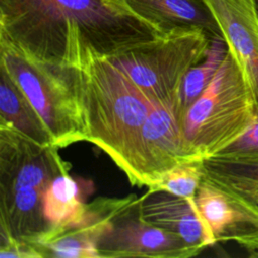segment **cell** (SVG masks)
<instances>
[{"label":"cell","instance_id":"obj_1","mask_svg":"<svg viewBox=\"0 0 258 258\" xmlns=\"http://www.w3.org/2000/svg\"><path fill=\"white\" fill-rule=\"evenodd\" d=\"M161 34L118 0H0V37L57 68L110 57Z\"/></svg>","mask_w":258,"mask_h":258},{"label":"cell","instance_id":"obj_16","mask_svg":"<svg viewBox=\"0 0 258 258\" xmlns=\"http://www.w3.org/2000/svg\"><path fill=\"white\" fill-rule=\"evenodd\" d=\"M86 205L80 183L69 172L53 178L43 195V214L50 225L77 220Z\"/></svg>","mask_w":258,"mask_h":258},{"label":"cell","instance_id":"obj_14","mask_svg":"<svg viewBox=\"0 0 258 258\" xmlns=\"http://www.w3.org/2000/svg\"><path fill=\"white\" fill-rule=\"evenodd\" d=\"M0 127L14 129L41 145L53 146L43 120L20 88L1 68Z\"/></svg>","mask_w":258,"mask_h":258},{"label":"cell","instance_id":"obj_10","mask_svg":"<svg viewBox=\"0 0 258 258\" xmlns=\"http://www.w3.org/2000/svg\"><path fill=\"white\" fill-rule=\"evenodd\" d=\"M142 159L147 188L176 165L203 159L185 139L178 100L153 104L142 128Z\"/></svg>","mask_w":258,"mask_h":258},{"label":"cell","instance_id":"obj_11","mask_svg":"<svg viewBox=\"0 0 258 258\" xmlns=\"http://www.w3.org/2000/svg\"><path fill=\"white\" fill-rule=\"evenodd\" d=\"M228 50L241 69L258 104V12L255 0H205Z\"/></svg>","mask_w":258,"mask_h":258},{"label":"cell","instance_id":"obj_12","mask_svg":"<svg viewBox=\"0 0 258 258\" xmlns=\"http://www.w3.org/2000/svg\"><path fill=\"white\" fill-rule=\"evenodd\" d=\"M140 213L146 222L177 234L203 251L216 244L198 212L195 199L177 197L164 190H147L141 197Z\"/></svg>","mask_w":258,"mask_h":258},{"label":"cell","instance_id":"obj_3","mask_svg":"<svg viewBox=\"0 0 258 258\" xmlns=\"http://www.w3.org/2000/svg\"><path fill=\"white\" fill-rule=\"evenodd\" d=\"M257 102L232 54L186 110L182 128L191 150L206 159L239 138L252 123Z\"/></svg>","mask_w":258,"mask_h":258},{"label":"cell","instance_id":"obj_5","mask_svg":"<svg viewBox=\"0 0 258 258\" xmlns=\"http://www.w3.org/2000/svg\"><path fill=\"white\" fill-rule=\"evenodd\" d=\"M211 39L201 29L175 30L108 58L153 102L179 101L183 78L205 59Z\"/></svg>","mask_w":258,"mask_h":258},{"label":"cell","instance_id":"obj_18","mask_svg":"<svg viewBox=\"0 0 258 258\" xmlns=\"http://www.w3.org/2000/svg\"><path fill=\"white\" fill-rule=\"evenodd\" d=\"M204 176V159L180 163L161 176L147 190H164L185 199H195Z\"/></svg>","mask_w":258,"mask_h":258},{"label":"cell","instance_id":"obj_17","mask_svg":"<svg viewBox=\"0 0 258 258\" xmlns=\"http://www.w3.org/2000/svg\"><path fill=\"white\" fill-rule=\"evenodd\" d=\"M227 52L228 46L224 38L214 37L211 39L205 59L186 73L179 93V112L182 121L188 107L203 94L214 79Z\"/></svg>","mask_w":258,"mask_h":258},{"label":"cell","instance_id":"obj_15","mask_svg":"<svg viewBox=\"0 0 258 258\" xmlns=\"http://www.w3.org/2000/svg\"><path fill=\"white\" fill-rule=\"evenodd\" d=\"M204 177L231 187L258 205V158H206Z\"/></svg>","mask_w":258,"mask_h":258},{"label":"cell","instance_id":"obj_2","mask_svg":"<svg viewBox=\"0 0 258 258\" xmlns=\"http://www.w3.org/2000/svg\"><path fill=\"white\" fill-rule=\"evenodd\" d=\"M87 133L133 185L145 186L142 128L153 102L108 57L88 52L68 68Z\"/></svg>","mask_w":258,"mask_h":258},{"label":"cell","instance_id":"obj_7","mask_svg":"<svg viewBox=\"0 0 258 258\" xmlns=\"http://www.w3.org/2000/svg\"><path fill=\"white\" fill-rule=\"evenodd\" d=\"M138 198H98L87 203L77 220L50 225L31 242L43 257L101 258L98 242L110 228L116 216L131 206Z\"/></svg>","mask_w":258,"mask_h":258},{"label":"cell","instance_id":"obj_8","mask_svg":"<svg viewBox=\"0 0 258 258\" xmlns=\"http://www.w3.org/2000/svg\"><path fill=\"white\" fill-rule=\"evenodd\" d=\"M57 150L0 127V197L29 188L45 190L53 178L69 172L71 165Z\"/></svg>","mask_w":258,"mask_h":258},{"label":"cell","instance_id":"obj_9","mask_svg":"<svg viewBox=\"0 0 258 258\" xmlns=\"http://www.w3.org/2000/svg\"><path fill=\"white\" fill-rule=\"evenodd\" d=\"M198 212L216 243L233 241L258 251V205L220 182L204 177L196 198Z\"/></svg>","mask_w":258,"mask_h":258},{"label":"cell","instance_id":"obj_13","mask_svg":"<svg viewBox=\"0 0 258 258\" xmlns=\"http://www.w3.org/2000/svg\"><path fill=\"white\" fill-rule=\"evenodd\" d=\"M133 15L153 26L161 35L185 29H201L211 38L223 37L205 0H118Z\"/></svg>","mask_w":258,"mask_h":258},{"label":"cell","instance_id":"obj_4","mask_svg":"<svg viewBox=\"0 0 258 258\" xmlns=\"http://www.w3.org/2000/svg\"><path fill=\"white\" fill-rule=\"evenodd\" d=\"M0 68L20 88L47 127L53 146L87 141L80 104L68 68L40 61L0 37Z\"/></svg>","mask_w":258,"mask_h":258},{"label":"cell","instance_id":"obj_19","mask_svg":"<svg viewBox=\"0 0 258 258\" xmlns=\"http://www.w3.org/2000/svg\"><path fill=\"white\" fill-rule=\"evenodd\" d=\"M214 156L258 158V104L255 117L247 130Z\"/></svg>","mask_w":258,"mask_h":258},{"label":"cell","instance_id":"obj_6","mask_svg":"<svg viewBox=\"0 0 258 258\" xmlns=\"http://www.w3.org/2000/svg\"><path fill=\"white\" fill-rule=\"evenodd\" d=\"M139 197L114 218L98 242L101 258L151 257L189 258L203 252L180 236L146 222L140 213Z\"/></svg>","mask_w":258,"mask_h":258},{"label":"cell","instance_id":"obj_21","mask_svg":"<svg viewBox=\"0 0 258 258\" xmlns=\"http://www.w3.org/2000/svg\"><path fill=\"white\" fill-rule=\"evenodd\" d=\"M256 1V7H257V12H258V0H255Z\"/></svg>","mask_w":258,"mask_h":258},{"label":"cell","instance_id":"obj_20","mask_svg":"<svg viewBox=\"0 0 258 258\" xmlns=\"http://www.w3.org/2000/svg\"><path fill=\"white\" fill-rule=\"evenodd\" d=\"M0 257L1 258H42L37 248L31 243L0 234Z\"/></svg>","mask_w":258,"mask_h":258}]
</instances>
